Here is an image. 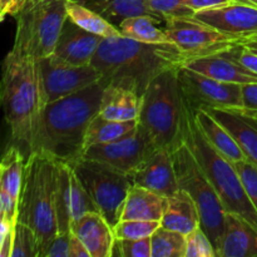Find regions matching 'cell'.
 Segmentation results:
<instances>
[{"label": "cell", "instance_id": "36", "mask_svg": "<svg viewBox=\"0 0 257 257\" xmlns=\"http://www.w3.org/2000/svg\"><path fill=\"white\" fill-rule=\"evenodd\" d=\"M186 257H217L212 241L201 227L187 235Z\"/></svg>", "mask_w": 257, "mask_h": 257}, {"label": "cell", "instance_id": "46", "mask_svg": "<svg viewBox=\"0 0 257 257\" xmlns=\"http://www.w3.org/2000/svg\"><path fill=\"white\" fill-rule=\"evenodd\" d=\"M240 43H241V44L245 45V47H247L248 49L252 50L253 53H256V54H257V35H255V37L247 38V39L241 40Z\"/></svg>", "mask_w": 257, "mask_h": 257}, {"label": "cell", "instance_id": "7", "mask_svg": "<svg viewBox=\"0 0 257 257\" xmlns=\"http://www.w3.org/2000/svg\"><path fill=\"white\" fill-rule=\"evenodd\" d=\"M67 4L68 0H28L14 17L13 50L37 60L52 55L68 19Z\"/></svg>", "mask_w": 257, "mask_h": 257}, {"label": "cell", "instance_id": "5", "mask_svg": "<svg viewBox=\"0 0 257 257\" xmlns=\"http://www.w3.org/2000/svg\"><path fill=\"white\" fill-rule=\"evenodd\" d=\"M55 160L45 153L28 155L24 182L19 197L18 221L35 231L40 257L59 233L54 198Z\"/></svg>", "mask_w": 257, "mask_h": 257}, {"label": "cell", "instance_id": "22", "mask_svg": "<svg viewBox=\"0 0 257 257\" xmlns=\"http://www.w3.org/2000/svg\"><path fill=\"white\" fill-rule=\"evenodd\" d=\"M167 197L141 186L132 185L123 207L122 220L160 221L165 213Z\"/></svg>", "mask_w": 257, "mask_h": 257}, {"label": "cell", "instance_id": "8", "mask_svg": "<svg viewBox=\"0 0 257 257\" xmlns=\"http://www.w3.org/2000/svg\"><path fill=\"white\" fill-rule=\"evenodd\" d=\"M172 157L178 186L195 201L200 213L201 228L207 233L216 250L225 227L227 211L187 143L183 142L175 148Z\"/></svg>", "mask_w": 257, "mask_h": 257}, {"label": "cell", "instance_id": "1", "mask_svg": "<svg viewBox=\"0 0 257 257\" xmlns=\"http://www.w3.org/2000/svg\"><path fill=\"white\" fill-rule=\"evenodd\" d=\"M108 83L94 84L43 108L28 153L40 152L54 160L72 163L84 152V137L93 118L99 114Z\"/></svg>", "mask_w": 257, "mask_h": 257}, {"label": "cell", "instance_id": "34", "mask_svg": "<svg viewBox=\"0 0 257 257\" xmlns=\"http://www.w3.org/2000/svg\"><path fill=\"white\" fill-rule=\"evenodd\" d=\"M151 12L166 22L171 18L195 17L196 13L186 5V0H147Z\"/></svg>", "mask_w": 257, "mask_h": 257}, {"label": "cell", "instance_id": "28", "mask_svg": "<svg viewBox=\"0 0 257 257\" xmlns=\"http://www.w3.org/2000/svg\"><path fill=\"white\" fill-rule=\"evenodd\" d=\"M138 120L118 122V120H110L97 114L89 123L87 132H85L84 151L92 146L104 145V143L119 140L123 136L136 130Z\"/></svg>", "mask_w": 257, "mask_h": 257}, {"label": "cell", "instance_id": "12", "mask_svg": "<svg viewBox=\"0 0 257 257\" xmlns=\"http://www.w3.org/2000/svg\"><path fill=\"white\" fill-rule=\"evenodd\" d=\"M38 63L43 108L49 103L94 84L102 78L100 73L92 64L73 65L55 54L42 58Z\"/></svg>", "mask_w": 257, "mask_h": 257}, {"label": "cell", "instance_id": "19", "mask_svg": "<svg viewBox=\"0 0 257 257\" xmlns=\"http://www.w3.org/2000/svg\"><path fill=\"white\" fill-rule=\"evenodd\" d=\"M72 232L82 240L90 257H110L115 243L114 230L99 212H90L72 226Z\"/></svg>", "mask_w": 257, "mask_h": 257}, {"label": "cell", "instance_id": "26", "mask_svg": "<svg viewBox=\"0 0 257 257\" xmlns=\"http://www.w3.org/2000/svg\"><path fill=\"white\" fill-rule=\"evenodd\" d=\"M25 163L19 147L10 146L5 150L0 163V190L19 200L24 182Z\"/></svg>", "mask_w": 257, "mask_h": 257}, {"label": "cell", "instance_id": "42", "mask_svg": "<svg viewBox=\"0 0 257 257\" xmlns=\"http://www.w3.org/2000/svg\"><path fill=\"white\" fill-rule=\"evenodd\" d=\"M242 108L257 112V82L241 84Z\"/></svg>", "mask_w": 257, "mask_h": 257}, {"label": "cell", "instance_id": "10", "mask_svg": "<svg viewBox=\"0 0 257 257\" xmlns=\"http://www.w3.org/2000/svg\"><path fill=\"white\" fill-rule=\"evenodd\" d=\"M178 79L186 104L192 112L242 108L241 84L221 82L187 67L178 69Z\"/></svg>", "mask_w": 257, "mask_h": 257}, {"label": "cell", "instance_id": "2", "mask_svg": "<svg viewBox=\"0 0 257 257\" xmlns=\"http://www.w3.org/2000/svg\"><path fill=\"white\" fill-rule=\"evenodd\" d=\"M188 60L173 43L151 44L120 35L104 38L90 64L108 84L128 88L142 95L157 75L185 67Z\"/></svg>", "mask_w": 257, "mask_h": 257}, {"label": "cell", "instance_id": "30", "mask_svg": "<svg viewBox=\"0 0 257 257\" xmlns=\"http://www.w3.org/2000/svg\"><path fill=\"white\" fill-rule=\"evenodd\" d=\"M152 257H186L187 236L161 226L151 237Z\"/></svg>", "mask_w": 257, "mask_h": 257}, {"label": "cell", "instance_id": "16", "mask_svg": "<svg viewBox=\"0 0 257 257\" xmlns=\"http://www.w3.org/2000/svg\"><path fill=\"white\" fill-rule=\"evenodd\" d=\"M103 39L68 18L53 54L73 65H88L92 63Z\"/></svg>", "mask_w": 257, "mask_h": 257}, {"label": "cell", "instance_id": "25", "mask_svg": "<svg viewBox=\"0 0 257 257\" xmlns=\"http://www.w3.org/2000/svg\"><path fill=\"white\" fill-rule=\"evenodd\" d=\"M70 175L72 166L64 161L55 160L54 198L59 232L72 231V208H70Z\"/></svg>", "mask_w": 257, "mask_h": 257}, {"label": "cell", "instance_id": "27", "mask_svg": "<svg viewBox=\"0 0 257 257\" xmlns=\"http://www.w3.org/2000/svg\"><path fill=\"white\" fill-rule=\"evenodd\" d=\"M67 10L68 18L70 20H73L75 24H78L80 28L88 30V32L93 33V34H97L103 38H113L122 35V33L115 25L108 22L99 13L94 12L78 0H68Z\"/></svg>", "mask_w": 257, "mask_h": 257}, {"label": "cell", "instance_id": "15", "mask_svg": "<svg viewBox=\"0 0 257 257\" xmlns=\"http://www.w3.org/2000/svg\"><path fill=\"white\" fill-rule=\"evenodd\" d=\"M130 176L133 185L145 187L165 197L180 190L172 151L167 148L153 151Z\"/></svg>", "mask_w": 257, "mask_h": 257}, {"label": "cell", "instance_id": "4", "mask_svg": "<svg viewBox=\"0 0 257 257\" xmlns=\"http://www.w3.org/2000/svg\"><path fill=\"white\" fill-rule=\"evenodd\" d=\"M178 69L166 70L141 95L138 125L157 148L173 151L185 142L190 108L178 79Z\"/></svg>", "mask_w": 257, "mask_h": 257}, {"label": "cell", "instance_id": "31", "mask_svg": "<svg viewBox=\"0 0 257 257\" xmlns=\"http://www.w3.org/2000/svg\"><path fill=\"white\" fill-rule=\"evenodd\" d=\"M70 208H72V221L75 223L80 218L90 212H99L95 206L94 201L90 197L89 192L77 173L72 167V175H70ZM100 213V212H99ZM72 223V226H73Z\"/></svg>", "mask_w": 257, "mask_h": 257}, {"label": "cell", "instance_id": "44", "mask_svg": "<svg viewBox=\"0 0 257 257\" xmlns=\"http://www.w3.org/2000/svg\"><path fill=\"white\" fill-rule=\"evenodd\" d=\"M27 3L28 0H0V18H2V20H4L8 15L15 17Z\"/></svg>", "mask_w": 257, "mask_h": 257}, {"label": "cell", "instance_id": "9", "mask_svg": "<svg viewBox=\"0 0 257 257\" xmlns=\"http://www.w3.org/2000/svg\"><path fill=\"white\" fill-rule=\"evenodd\" d=\"M94 201L98 211L114 228L122 217L133 182L130 175L99 161L80 157L69 163Z\"/></svg>", "mask_w": 257, "mask_h": 257}, {"label": "cell", "instance_id": "23", "mask_svg": "<svg viewBox=\"0 0 257 257\" xmlns=\"http://www.w3.org/2000/svg\"><path fill=\"white\" fill-rule=\"evenodd\" d=\"M141 95L135 90L119 85L108 84L103 93L99 115L110 120H138Z\"/></svg>", "mask_w": 257, "mask_h": 257}, {"label": "cell", "instance_id": "41", "mask_svg": "<svg viewBox=\"0 0 257 257\" xmlns=\"http://www.w3.org/2000/svg\"><path fill=\"white\" fill-rule=\"evenodd\" d=\"M15 225L9 221L0 220V257H10L14 243Z\"/></svg>", "mask_w": 257, "mask_h": 257}, {"label": "cell", "instance_id": "24", "mask_svg": "<svg viewBox=\"0 0 257 257\" xmlns=\"http://www.w3.org/2000/svg\"><path fill=\"white\" fill-rule=\"evenodd\" d=\"M193 115H195L196 122L205 137L218 152L222 153L226 158H228L233 163L246 160V156L243 155L242 150L230 133V131L222 123L218 122L210 112L200 109L193 112Z\"/></svg>", "mask_w": 257, "mask_h": 257}, {"label": "cell", "instance_id": "29", "mask_svg": "<svg viewBox=\"0 0 257 257\" xmlns=\"http://www.w3.org/2000/svg\"><path fill=\"white\" fill-rule=\"evenodd\" d=\"M161 22L151 15H137V17L127 18L123 20L118 29L123 37L138 40L142 43L151 44H161V43H172L168 38L165 29L157 27Z\"/></svg>", "mask_w": 257, "mask_h": 257}, {"label": "cell", "instance_id": "33", "mask_svg": "<svg viewBox=\"0 0 257 257\" xmlns=\"http://www.w3.org/2000/svg\"><path fill=\"white\" fill-rule=\"evenodd\" d=\"M161 227L160 221L122 220L114 226V235L117 238H138L152 237L153 233Z\"/></svg>", "mask_w": 257, "mask_h": 257}, {"label": "cell", "instance_id": "13", "mask_svg": "<svg viewBox=\"0 0 257 257\" xmlns=\"http://www.w3.org/2000/svg\"><path fill=\"white\" fill-rule=\"evenodd\" d=\"M155 150H157V147L153 145L147 133L137 125L136 130L119 140L87 148L82 157L107 163L131 175Z\"/></svg>", "mask_w": 257, "mask_h": 257}, {"label": "cell", "instance_id": "17", "mask_svg": "<svg viewBox=\"0 0 257 257\" xmlns=\"http://www.w3.org/2000/svg\"><path fill=\"white\" fill-rule=\"evenodd\" d=\"M217 257H257V228L235 213L227 212L216 247Z\"/></svg>", "mask_w": 257, "mask_h": 257}, {"label": "cell", "instance_id": "35", "mask_svg": "<svg viewBox=\"0 0 257 257\" xmlns=\"http://www.w3.org/2000/svg\"><path fill=\"white\" fill-rule=\"evenodd\" d=\"M112 256L119 257H152L151 237L131 240V238H115Z\"/></svg>", "mask_w": 257, "mask_h": 257}, {"label": "cell", "instance_id": "21", "mask_svg": "<svg viewBox=\"0 0 257 257\" xmlns=\"http://www.w3.org/2000/svg\"><path fill=\"white\" fill-rule=\"evenodd\" d=\"M161 226L186 236L201 227L197 206L185 190L180 188L176 193L168 196Z\"/></svg>", "mask_w": 257, "mask_h": 257}, {"label": "cell", "instance_id": "37", "mask_svg": "<svg viewBox=\"0 0 257 257\" xmlns=\"http://www.w3.org/2000/svg\"><path fill=\"white\" fill-rule=\"evenodd\" d=\"M236 170L240 175L246 193L257 211V165L248 160L235 162Z\"/></svg>", "mask_w": 257, "mask_h": 257}, {"label": "cell", "instance_id": "47", "mask_svg": "<svg viewBox=\"0 0 257 257\" xmlns=\"http://www.w3.org/2000/svg\"><path fill=\"white\" fill-rule=\"evenodd\" d=\"M238 2H242V3H247V4H252L257 7V0H238Z\"/></svg>", "mask_w": 257, "mask_h": 257}, {"label": "cell", "instance_id": "6", "mask_svg": "<svg viewBox=\"0 0 257 257\" xmlns=\"http://www.w3.org/2000/svg\"><path fill=\"white\" fill-rule=\"evenodd\" d=\"M185 142L217 191L226 211L245 218L257 228V211L246 193L235 163L231 162L208 142L198 127L191 109Z\"/></svg>", "mask_w": 257, "mask_h": 257}, {"label": "cell", "instance_id": "38", "mask_svg": "<svg viewBox=\"0 0 257 257\" xmlns=\"http://www.w3.org/2000/svg\"><path fill=\"white\" fill-rule=\"evenodd\" d=\"M220 53H222L223 55L228 57L230 59L235 60L236 63L243 65L248 70H251V72L257 74V54L253 53L252 50L248 49L247 47L241 44V43H237L236 45L231 47L230 49H226Z\"/></svg>", "mask_w": 257, "mask_h": 257}, {"label": "cell", "instance_id": "43", "mask_svg": "<svg viewBox=\"0 0 257 257\" xmlns=\"http://www.w3.org/2000/svg\"><path fill=\"white\" fill-rule=\"evenodd\" d=\"M233 2H238V0H186V5L190 7L195 13H198L202 10L223 7Z\"/></svg>", "mask_w": 257, "mask_h": 257}, {"label": "cell", "instance_id": "3", "mask_svg": "<svg viewBox=\"0 0 257 257\" xmlns=\"http://www.w3.org/2000/svg\"><path fill=\"white\" fill-rule=\"evenodd\" d=\"M0 97L10 137L29 150L43 110L38 60L10 50L3 62Z\"/></svg>", "mask_w": 257, "mask_h": 257}, {"label": "cell", "instance_id": "45", "mask_svg": "<svg viewBox=\"0 0 257 257\" xmlns=\"http://www.w3.org/2000/svg\"><path fill=\"white\" fill-rule=\"evenodd\" d=\"M69 257H90L89 251L87 250L84 243L73 232L69 245Z\"/></svg>", "mask_w": 257, "mask_h": 257}, {"label": "cell", "instance_id": "18", "mask_svg": "<svg viewBox=\"0 0 257 257\" xmlns=\"http://www.w3.org/2000/svg\"><path fill=\"white\" fill-rule=\"evenodd\" d=\"M207 112L230 131L246 160L257 165V112L245 108L208 109Z\"/></svg>", "mask_w": 257, "mask_h": 257}, {"label": "cell", "instance_id": "14", "mask_svg": "<svg viewBox=\"0 0 257 257\" xmlns=\"http://www.w3.org/2000/svg\"><path fill=\"white\" fill-rule=\"evenodd\" d=\"M195 18L236 39L243 40L257 35V7L247 3L233 2L215 9L202 10L196 13Z\"/></svg>", "mask_w": 257, "mask_h": 257}, {"label": "cell", "instance_id": "40", "mask_svg": "<svg viewBox=\"0 0 257 257\" xmlns=\"http://www.w3.org/2000/svg\"><path fill=\"white\" fill-rule=\"evenodd\" d=\"M19 215V200L0 190V220L9 221L17 225Z\"/></svg>", "mask_w": 257, "mask_h": 257}, {"label": "cell", "instance_id": "39", "mask_svg": "<svg viewBox=\"0 0 257 257\" xmlns=\"http://www.w3.org/2000/svg\"><path fill=\"white\" fill-rule=\"evenodd\" d=\"M70 238H72V231L59 232L48 245L42 257H69Z\"/></svg>", "mask_w": 257, "mask_h": 257}, {"label": "cell", "instance_id": "11", "mask_svg": "<svg viewBox=\"0 0 257 257\" xmlns=\"http://www.w3.org/2000/svg\"><path fill=\"white\" fill-rule=\"evenodd\" d=\"M165 32L171 42L185 53L190 60L223 52L241 42L240 39L218 32L195 17L167 19Z\"/></svg>", "mask_w": 257, "mask_h": 257}, {"label": "cell", "instance_id": "32", "mask_svg": "<svg viewBox=\"0 0 257 257\" xmlns=\"http://www.w3.org/2000/svg\"><path fill=\"white\" fill-rule=\"evenodd\" d=\"M10 257H40L39 241L35 231L27 223L18 221Z\"/></svg>", "mask_w": 257, "mask_h": 257}, {"label": "cell", "instance_id": "20", "mask_svg": "<svg viewBox=\"0 0 257 257\" xmlns=\"http://www.w3.org/2000/svg\"><path fill=\"white\" fill-rule=\"evenodd\" d=\"M185 67L225 83L246 84V83L257 82L256 73L230 59L222 53L193 58L188 60Z\"/></svg>", "mask_w": 257, "mask_h": 257}]
</instances>
